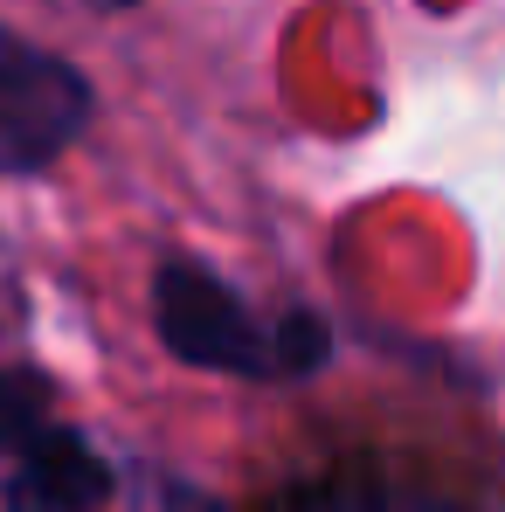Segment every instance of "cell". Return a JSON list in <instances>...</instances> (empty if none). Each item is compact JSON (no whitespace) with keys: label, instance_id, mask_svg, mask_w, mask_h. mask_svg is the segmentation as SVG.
I'll list each match as a JSON object with an SVG mask.
<instances>
[{"label":"cell","instance_id":"obj_4","mask_svg":"<svg viewBox=\"0 0 505 512\" xmlns=\"http://www.w3.org/2000/svg\"><path fill=\"white\" fill-rule=\"evenodd\" d=\"M270 512H464L450 499H429V492H402V485H312V492H291Z\"/></svg>","mask_w":505,"mask_h":512},{"label":"cell","instance_id":"obj_3","mask_svg":"<svg viewBox=\"0 0 505 512\" xmlns=\"http://www.w3.org/2000/svg\"><path fill=\"white\" fill-rule=\"evenodd\" d=\"M111 492V464L97 457L84 429L49 423L28 429L14 450H0V499L7 512H90Z\"/></svg>","mask_w":505,"mask_h":512},{"label":"cell","instance_id":"obj_2","mask_svg":"<svg viewBox=\"0 0 505 512\" xmlns=\"http://www.w3.org/2000/svg\"><path fill=\"white\" fill-rule=\"evenodd\" d=\"M90 125V84L49 49L0 28V173H42Z\"/></svg>","mask_w":505,"mask_h":512},{"label":"cell","instance_id":"obj_1","mask_svg":"<svg viewBox=\"0 0 505 512\" xmlns=\"http://www.w3.org/2000/svg\"><path fill=\"white\" fill-rule=\"evenodd\" d=\"M153 326L187 367L236 374V381L312 374L326 360V319L284 312L277 326H263L236 298V284H222L208 263H180V256L160 263V277H153Z\"/></svg>","mask_w":505,"mask_h":512},{"label":"cell","instance_id":"obj_5","mask_svg":"<svg viewBox=\"0 0 505 512\" xmlns=\"http://www.w3.org/2000/svg\"><path fill=\"white\" fill-rule=\"evenodd\" d=\"M42 423H49V381L28 374V367L0 374V450H14L28 429H42Z\"/></svg>","mask_w":505,"mask_h":512},{"label":"cell","instance_id":"obj_6","mask_svg":"<svg viewBox=\"0 0 505 512\" xmlns=\"http://www.w3.org/2000/svg\"><path fill=\"white\" fill-rule=\"evenodd\" d=\"M90 7H132V0H90Z\"/></svg>","mask_w":505,"mask_h":512}]
</instances>
